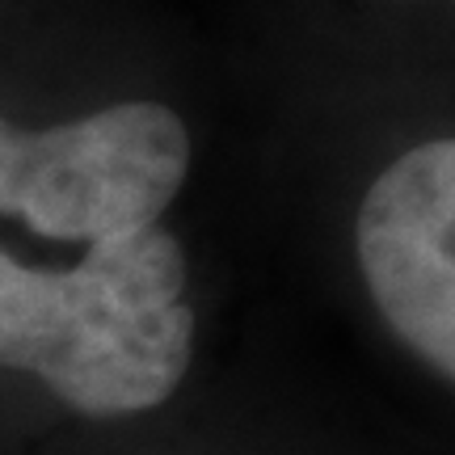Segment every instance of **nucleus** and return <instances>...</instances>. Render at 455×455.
<instances>
[{"instance_id": "nucleus-2", "label": "nucleus", "mask_w": 455, "mask_h": 455, "mask_svg": "<svg viewBox=\"0 0 455 455\" xmlns=\"http://www.w3.org/2000/svg\"><path fill=\"white\" fill-rule=\"evenodd\" d=\"M190 169V135L169 106L123 101L51 131L0 118V215L60 241H106L156 215Z\"/></svg>"}, {"instance_id": "nucleus-1", "label": "nucleus", "mask_w": 455, "mask_h": 455, "mask_svg": "<svg viewBox=\"0 0 455 455\" xmlns=\"http://www.w3.org/2000/svg\"><path fill=\"white\" fill-rule=\"evenodd\" d=\"M195 346L186 258L161 228L93 241L72 270L0 253V367L34 371L89 418L161 405Z\"/></svg>"}, {"instance_id": "nucleus-3", "label": "nucleus", "mask_w": 455, "mask_h": 455, "mask_svg": "<svg viewBox=\"0 0 455 455\" xmlns=\"http://www.w3.org/2000/svg\"><path fill=\"white\" fill-rule=\"evenodd\" d=\"M358 266L396 338L455 384V140L375 178L358 207Z\"/></svg>"}]
</instances>
